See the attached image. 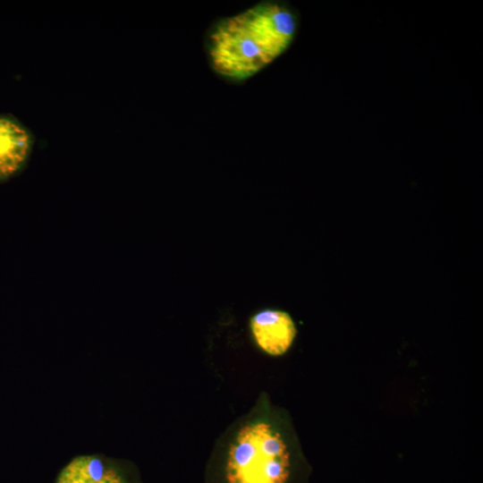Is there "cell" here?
I'll list each match as a JSON object with an SVG mask.
<instances>
[{"instance_id":"cell-1","label":"cell","mask_w":483,"mask_h":483,"mask_svg":"<svg viewBox=\"0 0 483 483\" xmlns=\"http://www.w3.org/2000/svg\"><path fill=\"white\" fill-rule=\"evenodd\" d=\"M296 29V16L287 5L258 3L213 28L208 41L211 67L226 80H244L279 57Z\"/></svg>"},{"instance_id":"cell-5","label":"cell","mask_w":483,"mask_h":483,"mask_svg":"<svg viewBox=\"0 0 483 483\" xmlns=\"http://www.w3.org/2000/svg\"><path fill=\"white\" fill-rule=\"evenodd\" d=\"M55 483H127L120 470L97 455L72 459L59 472Z\"/></svg>"},{"instance_id":"cell-4","label":"cell","mask_w":483,"mask_h":483,"mask_svg":"<svg viewBox=\"0 0 483 483\" xmlns=\"http://www.w3.org/2000/svg\"><path fill=\"white\" fill-rule=\"evenodd\" d=\"M30 131L19 121L0 115V181L17 174L32 149Z\"/></svg>"},{"instance_id":"cell-3","label":"cell","mask_w":483,"mask_h":483,"mask_svg":"<svg viewBox=\"0 0 483 483\" xmlns=\"http://www.w3.org/2000/svg\"><path fill=\"white\" fill-rule=\"evenodd\" d=\"M251 335L257 345L267 354L280 356L292 346L296 326L291 316L279 309H264L252 316Z\"/></svg>"},{"instance_id":"cell-2","label":"cell","mask_w":483,"mask_h":483,"mask_svg":"<svg viewBox=\"0 0 483 483\" xmlns=\"http://www.w3.org/2000/svg\"><path fill=\"white\" fill-rule=\"evenodd\" d=\"M290 453L281 433L270 422L244 424L229 445L227 483H287Z\"/></svg>"}]
</instances>
